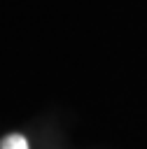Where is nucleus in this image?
<instances>
[{
	"label": "nucleus",
	"mask_w": 147,
	"mask_h": 149,
	"mask_svg": "<svg viewBox=\"0 0 147 149\" xmlns=\"http://www.w3.org/2000/svg\"><path fill=\"white\" fill-rule=\"evenodd\" d=\"M0 149H28V140L23 135H19V133H12V135L2 137Z\"/></svg>",
	"instance_id": "f257e3e1"
}]
</instances>
